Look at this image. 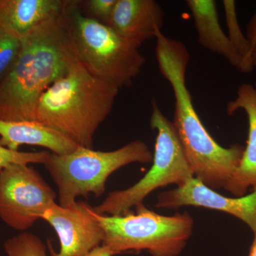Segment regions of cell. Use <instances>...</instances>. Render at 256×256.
<instances>
[{"instance_id":"obj_19","label":"cell","mask_w":256,"mask_h":256,"mask_svg":"<svg viewBox=\"0 0 256 256\" xmlns=\"http://www.w3.org/2000/svg\"><path fill=\"white\" fill-rule=\"evenodd\" d=\"M50 152L48 151L26 152L12 151L0 146V170L12 164H43L50 158Z\"/></svg>"},{"instance_id":"obj_14","label":"cell","mask_w":256,"mask_h":256,"mask_svg":"<svg viewBox=\"0 0 256 256\" xmlns=\"http://www.w3.org/2000/svg\"><path fill=\"white\" fill-rule=\"evenodd\" d=\"M191 11L198 42L206 50L223 56L239 72L245 73L240 56L220 28L216 4L214 0H188Z\"/></svg>"},{"instance_id":"obj_10","label":"cell","mask_w":256,"mask_h":256,"mask_svg":"<svg viewBox=\"0 0 256 256\" xmlns=\"http://www.w3.org/2000/svg\"><path fill=\"white\" fill-rule=\"evenodd\" d=\"M194 206L225 212L246 224L256 234V186L249 194L240 197L220 195L194 178L183 186L162 192L156 206L168 210Z\"/></svg>"},{"instance_id":"obj_1","label":"cell","mask_w":256,"mask_h":256,"mask_svg":"<svg viewBox=\"0 0 256 256\" xmlns=\"http://www.w3.org/2000/svg\"><path fill=\"white\" fill-rule=\"evenodd\" d=\"M66 3L21 38L20 54L0 82V120L35 122L42 95L78 62Z\"/></svg>"},{"instance_id":"obj_23","label":"cell","mask_w":256,"mask_h":256,"mask_svg":"<svg viewBox=\"0 0 256 256\" xmlns=\"http://www.w3.org/2000/svg\"><path fill=\"white\" fill-rule=\"evenodd\" d=\"M248 256H256V234H254V242H252V246H250Z\"/></svg>"},{"instance_id":"obj_8","label":"cell","mask_w":256,"mask_h":256,"mask_svg":"<svg viewBox=\"0 0 256 256\" xmlns=\"http://www.w3.org/2000/svg\"><path fill=\"white\" fill-rule=\"evenodd\" d=\"M57 194L40 173L28 164L0 170V218L10 228L25 232L42 220Z\"/></svg>"},{"instance_id":"obj_6","label":"cell","mask_w":256,"mask_h":256,"mask_svg":"<svg viewBox=\"0 0 256 256\" xmlns=\"http://www.w3.org/2000/svg\"><path fill=\"white\" fill-rule=\"evenodd\" d=\"M152 160L153 154L146 143L136 140L112 151L79 146L63 156L50 153L44 165L58 188V204L69 207L76 203L77 197L104 194L108 178L122 166L148 164Z\"/></svg>"},{"instance_id":"obj_18","label":"cell","mask_w":256,"mask_h":256,"mask_svg":"<svg viewBox=\"0 0 256 256\" xmlns=\"http://www.w3.org/2000/svg\"><path fill=\"white\" fill-rule=\"evenodd\" d=\"M21 48V38L0 28V82L14 65Z\"/></svg>"},{"instance_id":"obj_9","label":"cell","mask_w":256,"mask_h":256,"mask_svg":"<svg viewBox=\"0 0 256 256\" xmlns=\"http://www.w3.org/2000/svg\"><path fill=\"white\" fill-rule=\"evenodd\" d=\"M54 229L60 242L56 252L48 244L52 256H86L102 246L105 235L94 216L92 207L77 201L73 206L63 207L56 202L42 215Z\"/></svg>"},{"instance_id":"obj_3","label":"cell","mask_w":256,"mask_h":256,"mask_svg":"<svg viewBox=\"0 0 256 256\" xmlns=\"http://www.w3.org/2000/svg\"><path fill=\"white\" fill-rule=\"evenodd\" d=\"M119 90L90 74L78 60L42 95L35 122L94 149V136L112 112Z\"/></svg>"},{"instance_id":"obj_20","label":"cell","mask_w":256,"mask_h":256,"mask_svg":"<svg viewBox=\"0 0 256 256\" xmlns=\"http://www.w3.org/2000/svg\"><path fill=\"white\" fill-rule=\"evenodd\" d=\"M116 2L117 0H88L84 4L92 14L89 18L108 25Z\"/></svg>"},{"instance_id":"obj_11","label":"cell","mask_w":256,"mask_h":256,"mask_svg":"<svg viewBox=\"0 0 256 256\" xmlns=\"http://www.w3.org/2000/svg\"><path fill=\"white\" fill-rule=\"evenodd\" d=\"M164 12L156 0H117L109 26L138 47L152 38L164 25Z\"/></svg>"},{"instance_id":"obj_4","label":"cell","mask_w":256,"mask_h":256,"mask_svg":"<svg viewBox=\"0 0 256 256\" xmlns=\"http://www.w3.org/2000/svg\"><path fill=\"white\" fill-rule=\"evenodd\" d=\"M79 4L78 1L66 3L78 60L97 78L119 89L130 87L146 62L139 47L122 38L109 25L82 14Z\"/></svg>"},{"instance_id":"obj_16","label":"cell","mask_w":256,"mask_h":256,"mask_svg":"<svg viewBox=\"0 0 256 256\" xmlns=\"http://www.w3.org/2000/svg\"><path fill=\"white\" fill-rule=\"evenodd\" d=\"M223 5L229 40L242 57L245 67V74L250 73L254 68L252 63L254 50L239 24L235 1L224 0Z\"/></svg>"},{"instance_id":"obj_2","label":"cell","mask_w":256,"mask_h":256,"mask_svg":"<svg viewBox=\"0 0 256 256\" xmlns=\"http://www.w3.org/2000/svg\"><path fill=\"white\" fill-rule=\"evenodd\" d=\"M156 54L160 73L170 82L175 98L174 124L194 178L212 190L225 188L238 169L245 146H220L207 131L186 87L190 55L183 42L156 33Z\"/></svg>"},{"instance_id":"obj_13","label":"cell","mask_w":256,"mask_h":256,"mask_svg":"<svg viewBox=\"0 0 256 256\" xmlns=\"http://www.w3.org/2000/svg\"><path fill=\"white\" fill-rule=\"evenodd\" d=\"M24 144L42 146L58 156L73 152L79 146L62 133L37 122L0 120V146L18 151Z\"/></svg>"},{"instance_id":"obj_15","label":"cell","mask_w":256,"mask_h":256,"mask_svg":"<svg viewBox=\"0 0 256 256\" xmlns=\"http://www.w3.org/2000/svg\"><path fill=\"white\" fill-rule=\"evenodd\" d=\"M64 0H0V28L22 38L64 9Z\"/></svg>"},{"instance_id":"obj_21","label":"cell","mask_w":256,"mask_h":256,"mask_svg":"<svg viewBox=\"0 0 256 256\" xmlns=\"http://www.w3.org/2000/svg\"><path fill=\"white\" fill-rule=\"evenodd\" d=\"M246 36L252 50H254L256 47V12L249 21Z\"/></svg>"},{"instance_id":"obj_7","label":"cell","mask_w":256,"mask_h":256,"mask_svg":"<svg viewBox=\"0 0 256 256\" xmlns=\"http://www.w3.org/2000/svg\"><path fill=\"white\" fill-rule=\"evenodd\" d=\"M150 126L158 132L150 169L136 184L110 192L102 203L92 207L97 214H124L142 204L158 188L170 184L180 188L194 178L174 124L162 112L156 99L152 100Z\"/></svg>"},{"instance_id":"obj_22","label":"cell","mask_w":256,"mask_h":256,"mask_svg":"<svg viewBox=\"0 0 256 256\" xmlns=\"http://www.w3.org/2000/svg\"><path fill=\"white\" fill-rule=\"evenodd\" d=\"M86 256H112V252L104 246L97 247Z\"/></svg>"},{"instance_id":"obj_17","label":"cell","mask_w":256,"mask_h":256,"mask_svg":"<svg viewBox=\"0 0 256 256\" xmlns=\"http://www.w3.org/2000/svg\"><path fill=\"white\" fill-rule=\"evenodd\" d=\"M6 256H48L41 238L30 232H21L4 244Z\"/></svg>"},{"instance_id":"obj_5","label":"cell","mask_w":256,"mask_h":256,"mask_svg":"<svg viewBox=\"0 0 256 256\" xmlns=\"http://www.w3.org/2000/svg\"><path fill=\"white\" fill-rule=\"evenodd\" d=\"M134 213L94 216L105 235L102 245L112 256L146 250L152 256H178L192 234L194 220L188 212L163 216L148 210L143 204Z\"/></svg>"},{"instance_id":"obj_12","label":"cell","mask_w":256,"mask_h":256,"mask_svg":"<svg viewBox=\"0 0 256 256\" xmlns=\"http://www.w3.org/2000/svg\"><path fill=\"white\" fill-rule=\"evenodd\" d=\"M238 110L246 114L248 134L238 169L225 188L236 197L245 196L250 188L256 186V82L239 86L236 97L227 104L228 116Z\"/></svg>"}]
</instances>
